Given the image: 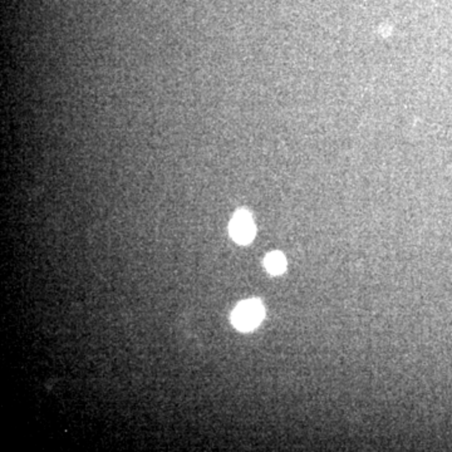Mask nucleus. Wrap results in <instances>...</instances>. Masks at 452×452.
<instances>
[{
    "instance_id": "f257e3e1",
    "label": "nucleus",
    "mask_w": 452,
    "mask_h": 452,
    "mask_svg": "<svg viewBox=\"0 0 452 452\" xmlns=\"http://www.w3.org/2000/svg\"><path fill=\"white\" fill-rule=\"evenodd\" d=\"M263 304L257 299H249L237 304L231 314V322L239 331L249 332L263 320Z\"/></svg>"
},
{
    "instance_id": "f03ea898",
    "label": "nucleus",
    "mask_w": 452,
    "mask_h": 452,
    "mask_svg": "<svg viewBox=\"0 0 452 452\" xmlns=\"http://www.w3.org/2000/svg\"><path fill=\"white\" fill-rule=\"evenodd\" d=\"M231 237L242 245L249 244L255 237V225L251 219L249 211L239 210L233 216L229 225Z\"/></svg>"
},
{
    "instance_id": "7ed1b4c3",
    "label": "nucleus",
    "mask_w": 452,
    "mask_h": 452,
    "mask_svg": "<svg viewBox=\"0 0 452 452\" xmlns=\"http://www.w3.org/2000/svg\"><path fill=\"white\" fill-rule=\"evenodd\" d=\"M264 265H265V268L269 271L270 274L279 275V274L284 273V270L287 268V260H285V257H284L282 253L273 251L265 257Z\"/></svg>"
}]
</instances>
